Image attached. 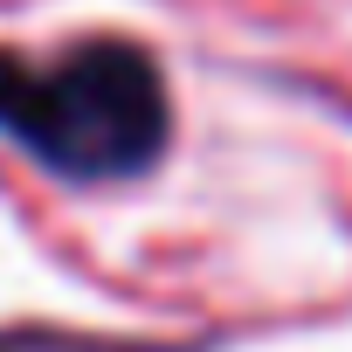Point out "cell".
<instances>
[{
	"label": "cell",
	"instance_id": "cell-1",
	"mask_svg": "<svg viewBox=\"0 0 352 352\" xmlns=\"http://www.w3.org/2000/svg\"><path fill=\"white\" fill-rule=\"evenodd\" d=\"M166 76L138 42L97 35L49 63L0 49V131L63 180H131L166 152Z\"/></svg>",
	"mask_w": 352,
	"mask_h": 352
},
{
	"label": "cell",
	"instance_id": "cell-2",
	"mask_svg": "<svg viewBox=\"0 0 352 352\" xmlns=\"http://www.w3.org/2000/svg\"><path fill=\"white\" fill-rule=\"evenodd\" d=\"M0 352H83V345H76V338L49 345V338H28V331H14V338H0Z\"/></svg>",
	"mask_w": 352,
	"mask_h": 352
}]
</instances>
